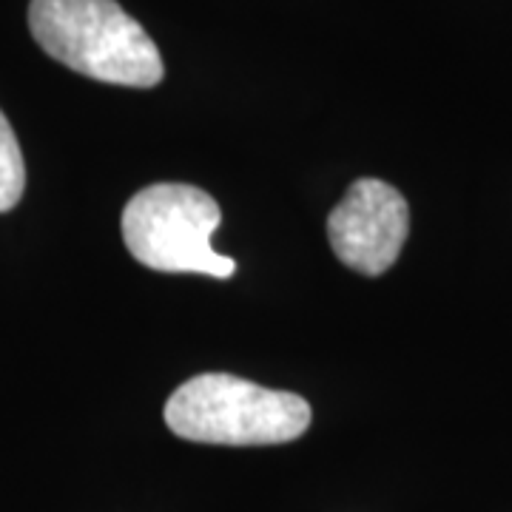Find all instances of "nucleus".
Instances as JSON below:
<instances>
[{"mask_svg":"<svg viewBox=\"0 0 512 512\" xmlns=\"http://www.w3.org/2000/svg\"><path fill=\"white\" fill-rule=\"evenodd\" d=\"M26 188V163L18 146V137L0 111V214L12 211Z\"/></svg>","mask_w":512,"mask_h":512,"instance_id":"obj_5","label":"nucleus"},{"mask_svg":"<svg viewBox=\"0 0 512 512\" xmlns=\"http://www.w3.org/2000/svg\"><path fill=\"white\" fill-rule=\"evenodd\" d=\"M311 419V404L302 396L268 390L231 373H200L165 402L168 430L197 444H288L311 427Z\"/></svg>","mask_w":512,"mask_h":512,"instance_id":"obj_2","label":"nucleus"},{"mask_svg":"<svg viewBox=\"0 0 512 512\" xmlns=\"http://www.w3.org/2000/svg\"><path fill=\"white\" fill-rule=\"evenodd\" d=\"M29 29L46 55L92 80L128 89L163 80L154 40L117 0H32Z\"/></svg>","mask_w":512,"mask_h":512,"instance_id":"obj_1","label":"nucleus"},{"mask_svg":"<svg viewBox=\"0 0 512 512\" xmlns=\"http://www.w3.org/2000/svg\"><path fill=\"white\" fill-rule=\"evenodd\" d=\"M220 222V205L208 191L157 183L137 191L123 208V242L128 254L151 271L228 279L237 274V262L211 248Z\"/></svg>","mask_w":512,"mask_h":512,"instance_id":"obj_3","label":"nucleus"},{"mask_svg":"<svg viewBox=\"0 0 512 512\" xmlns=\"http://www.w3.org/2000/svg\"><path fill=\"white\" fill-rule=\"evenodd\" d=\"M410 234V208L393 185L356 180L328 217V242L342 265L362 276L393 268Z\"/></svg>","mask_w":512,"mask_h":512,"instance_id":"obj_4","label":"nucleus"}]
</instances>
